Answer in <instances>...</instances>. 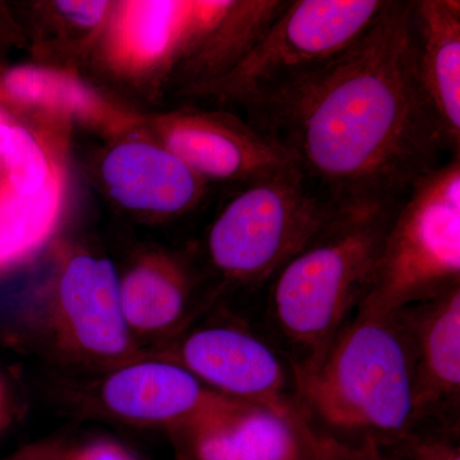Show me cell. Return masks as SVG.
I'll return each mask as SVG.
<instances>
[{"label": "cell", "instance_id": "obj_1", "mask_svg": "<svg viewBox=\"0 0 460 460\" xmlns=\"http://www.w3.org/2000/svg\"><path fill=\"white\" fill-rule=\"evenodd\" d=\"M247 108L335 208L401 202L450 150L420 89L411 2L386 0L337 59Z\"/></svg>", "mask_w": 460, "mask_h": 460}, {"label": "cell", "instance_id": "obj_2", "mask_svg": "<svg viewBox=\"0 0 460 460\" xmlns=\"http://www.w3.org/2000/svg\"><path fill=\"white\" fill-rule=\"evenodd\" d=\"M299 405L314 434L344 447L395 443L419 422L416 367L402 310H357L313 371Z\"/></svg>", "mask_w": 460, "mask_h": 460}, {"label": "cell", "instance_id": "obj_3", "mask_svg": "<svg viewBox=\"0 0 460 460\" xmlns=\"http://www.w3.org/2000/svg\"><path fill=\"white\" fill-rule=\"evenodd\" d=\"M401 202L338 208L270 280L268 317L298 384L365 301Z\"/></svg>", "mask_w": 460, "mask_h": 460}, {"label": "cell", "instance_id": "obj_4", "mask_svg": "<svg viewBox=\"0 0 460 460\" xmlns=\"http://www.w3.org/2000/svg\"><path fill=\"white\" fill-rule=\"evenodd\" d=\"M460 287V159L417 181L396 208L358 310L392 313Z\"/></svg>", "mask_w": 460, "mask_h": 460}, {"label": "cell", "instance_id": "obj_5", "mask_svg": "<svg viewBox=\"0 0 460 460\" xmlns=\"http://www.w3.org/2000/svg\"><path fill=\"white\" fill-rule=\"evenodd\" d=\"M292 169L247 184L215 220L211 261L224 277L247 287L270 281L337 213Z\"/></svg>", "mask_w": 460, "mask_h": 460}, {"label": "cell", "instance_id": "obj_6", "mask_svg": "<svg viewBox=\"0 0 460 460\" xmlns=\"http://www.w3.org/2000/svg\"><path fill=\"white\" fill-rule=\"evenodd\" d=\"M386 0L286 2L256 44L217 87L246 107L292 86L349 49Z\"/></svg>", "mask_w": 460, "mask_h": 460}, {"label": "cell", "instance_id": "obj_7", "mask_svg": "<svg viewBox=\"0 0 460 460\" xmlns=\"http://www.w3.org/2000/svg\"><path fill=\"white\" fill-rule=\"evenodd\" d=\"M168 361L220 394L304 417L295 365L270 339L244 326L219 323L193 330L175 345Z\"/></svg>", "mask_w": 460, "mask_h": 460}, {"label": "cell", "instance_id": "obj_8", "mask_svg": "<svg viewBox=\"0 0 460 460\" xmlns=\"http://www.w3.org/2000/svg\"><path fill=\"white\" fill-rule=\"evenodd\" d=\"M113 263L72 257L40 314L41 329L63 352L87 359H118L132 349Z\"/></svg>", "mask_w": 460, "mask_h": 460}, {"label": "cell", "instance_id": "obj_9", "mask_svg": "<svg viewBox=\"0 0 460 460\" xmlns=\"http://www.w3.org/2000/svg\"><path fill=\"white\" fill-rule=\"evenodd\" d=\"M180 460H323L304 417L244 404L171 432Z\"/></svg>", "mask_w": 460, "mask_h": 460}, {"label": "cell", "instance_id": "obj_10", "mask_svg": "<svg viewBox=\"0 0 460 460\" xmlns=\"http://www.w3.org/2000/svg\"><path fill=\"white\" fill-rule=\"evenodd\" d=\"M163 141L199 180L250 184L298 169L289 151L255 127L214 115H174L163 124Z\"/></svg>", "mask_w": 460, "mask_h": 460}, {"label": "cell", "instance_id": "obj_11", "mask_svg": "<svg viewBox=\"0 0 460 460\" xmlns=\"http://www.w3.org/2000/svg\"><path fill=\"white\" fill-rule=\"evenodd\" d=\"M102 398L120 419L163 428L169 434L250 404L215 392L168 359L118 368L102 384Z\"/></svg>", "mask_w": 460, "mask_h": 460}, {"label": "cell", "instance_id": "obj_12", "mask_svg": "<svg viewBox=\"0 0 460 460\" xmlns=\"http://www.w3.org/2000/svg\"><path fill=\"white\" fill-rule=\"evenodd\" d=\"M402 310L413 347L419 420H459L460 287Z\"/></svg>", "mask_w": 460, "mask_h": 460}, {"label": "cell", "instance_id": "obj_13", "mask_svg": "<svg viewBox=\"0 0 460 460\" xmlns=\"http://www.w3.org/2000/svg\"><path fill=\"white\" fill-rule=\"evenodd\" d=\"M411 27L420 89L453 155L460 147V3L411 2Z\"/></svg>", "mask_w": 460, "mask_h": 460}, {"label": "cell", "instance_id": "obj_14", "mask_svg": "<svg viewBox=\"0 0 460 460\" xmlns=\"http://www.w3.org/2000/svg\"><path fill=\"white\" fill-rule=\"evenodd\" d=\"M109 192L124 208L157 214L189 210L201 195L202 180L164 146L127 142L102 164Z\"/></svg>", "mask_w": 460, "mask_h": 460}, {"label": "cell", "instance_id": "obj_15", "mask_svg": "<svg viewBox=\"0 0 460 460\" xmlns=\"http://www.w3.org/2000/svg\"><path fill=\"white\" fill-rule=\"evenodd\" d=\"M190 280L180 263L150 257L119 280L120 307L129 332H166L180 325L190 305Z\"/></svg>", "mask_w": 460, "mask_h": 460}, {"label": "cell", "instance_id": "obj_16", "mask_svg": "<svg viewBox=\"0 0 460 460\" xmlns=\"http://www.w3.org/2000/svg\"><path fill=\"white\" fill-rule=\"evenodd\" d=\"M59 208L60 181L54 172L35 195H18L12 189L0 193V266L38 250L53 232Z\"/></svg>", "mask_w": 460, "mask_h": 460}, {"label": "cell", "instance_id": "obj_17", "mask_svg": "<svg viewBox=\"0 0 460 460\" xmlns=\"http://www.w3.org/2000/svg\"><path fill=\"white\" fill-rule=\"evenodd\" d=\"M4 89L12 98L26 104L48 105L83 113L93 104L89 91L77 81L32 66L12 69L5 75Z\"/></svg>", "mask_w": 460, "mask_h": 460}, {"label": "cell", "instance_id": "obj_18", "mask_svg": "<svg viewBox=\"0 0 460 460\" xmlns=\"http://www.w3.org/2000/svg\"><path fill=\"white\" fill-rule=\"evenodd\" d=\"M0 156L4 159L11 189L31 196L45 186L50 175L49 162L31 133L21 127L0 122Z\"/></svg>", "mask_w": 460, "mask_h": 460}, {"label": "cell", "instance_id": "obj_19", "mask_svg": "<svg viewBox=\"0 0 460 460\" xmlns=\"http://www.w3.org/2000/svg\"><path fill=\"white\" fill-rule=\"evenodd\" d=\"M459 420L423 419L395 443L377 447L390 460H460Z\"/></svg>", "mask_w": 460, "mask_h": 460}, {"label": "cell", "instance_id": "obj_20", "mask_svg": "<svg viewBox=\"0 0 460 460\" xmlns=\"http://www.w3.org/2000/svg\"><path fill=\"white\" fill-rule=\"evenodd\" d=\"M57 8L75 25L93 27L105 16L108 2H57Z\"/></svg>", "mask_w": 460, "mask_h": 460}, {"label": "cell", "instance_id": "obj_21", "mask_svg": "<svg viewBox=\"0 0 460 460\" xmlns=\"http://www.w3.org/2000/svg\"><path fill=\"white\" fill-rule=\"evenodd\" d=\"M65 460H137L122 445L115 441H96L83 449L69 452Z\"/></svg>", "mask_w": 460, "mask_h": 460}, {"label": "cell", "instance_id": "obj_22", "mask_svg": "<svg viewBox=\"0 0 460 460\" xmlns=\"http://www.w3.org/2000/svg\"><path fill=\"white\" fill-rule=\"evenodd\" d=\"M68 453L65 441L60 438H44L27 445L4 460H65Z\"/></svg>", "mask_w": 460, "mask_h": 460}, {"label": "cell", "instance_id": "obj_23", "mask_svg": "<svg viewBox=\"0 0 460 460\" xmlns=\"http://www.w3.org/2000/svg\"><path fill=\"white\" fill-rule=\"evenodd\" d=\"M323 449H325L323 460H390L374 445L344 447L326 438H323Z\"/></svg>", "mask_w": 460, "mask_h": 460}, {"label": "cell", "instance_id": "obj_24", "mask_svg": "<svg viewBox=\"0 0 460 460\" xmlns=\"http://www.w3.org/2000/svg\"><path fill=\"white\" fill-rule=\"evenodd\" d=\"M3 407V387L2 384H0V411H2Z\"/></svg>", "mask_w": 460, "mask_h": 460}, {"label": "cell", "instance_id": "obj_25", "mask_svg": "<svg viewBox=\"0 0 460 460\" xmlns=\"http://www.w3.org/2000/svg\"><path fill=\"white\" fill-rule=\"evenodd\" d=\"M4 117H3V114L0 113V122H4Z\"/></svg>", "mask_w": 460, "mask_h": 460}]
</instances>
